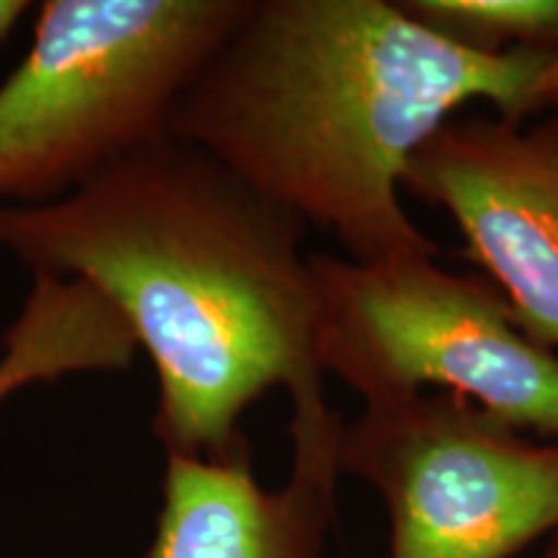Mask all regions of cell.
<instances>
[{
    "label": "cell",
    "instance_id": "1",
    "mask_svg": "<svg viewBox=\"0 0 558 558\" xmlns=\"http://www.w3.org/2000/svg\"><path fill=\"white\" fill-rule=\"evenodd\" d=\"M308 226L197 145L163 135L45 205H0V248L78 279L130 326L158 380L166 452L226 458L269 390L324 386Z\"/></svg>",
    "mask_w": 558,
    "mask_h": 558
},
{
    "label": "cell",
    "instance_id": "2",
    "mask_svg": "<svg viewBox=\"0 0 558 558\" xmlns=\"http://www.w3.org/2000/svg\"><path fill=\"white\" fill-rule=\"evenodd\" d=\"M546 62L463 50L399 0H251L166 132L331 233L347 259H437L401 202L411 158L471 104L527 122Z\"/></svg>",
    "mask_w": 558,
    "mask_h": 558
},
{
    "label": "cell",
    "instance_id": "3",
    "mask_svg": "<svg viewBox=\"0 0 558 558\" xmlns=\"http://www.w3.org/2000/svg\"><path fill=\"white\" fill-rule=\"evenodd\" d=\"M251 0H47L0 83V199L45 205L169 135L181 90Z\"/></svg>",
    "mask_w": 558,
    "mask_h": 558
},
{
    "label": "cell",
    "instance_id": "4",
    "mask_svg": "<svg viewBox=\"0 0 558 558\" xmlns=\"http://www.w3.org/2000/svg\"><path fill=\"white\" fill-rule=\"evenodd\" d=\"M324 375L362 403L448 393L525 435L558 439V354L520 329L492 282L437 259L311 254Z\"/></svg>",
    "mask_w": 558,
    "mask_h": 558
},
{
    "label": "cell",
    "instance_id": "5",
    "mask_svg": "<svg viewBox=\"0 0 558 558\" xmlns=\"http://www.w3.org/2000/svg\"><path fill=\"white\" fill-rule=\"evenodd\" d=\"M339 463L378 494L388 558H514L558 533V439L535 442L458 396L365 403Z\"/></svg>",
    "mask_w": 558,
    "mask_h": 558
},
{
    "label": "cell",
    "instance_id": "6",
    "mask_svg": "<svg viewBox=\"0 0 558 558\" xmlns=\"http://www.w3.org/2000/svg\"><path fill=\"white\" fill-rule=\"evenodd\" d=\"M403 192L448 215L520 329L558 354V117L456 114L411 158Z\"/></svg>",
    "mask_w": 558,
    "mask_h": 558
},
{
    "label": "cell",
    "instance_id": "7",
    "mask_svg": "<svg viewBox=\"0 0 558 558\" xmlns=\"http://www.w3.org/2000/svg\"><path fill=\"white\" fill-rule=\"evenodd\" d=\"M290 473L264 488L243 445L226 458L166 452L145 558H326L337 520L344 416L324 386L290 399Z\"/></svg>",
    "mask_w": 558,
    "mask_h": 558
},
{
    "label": "cell",
    "instance_id": "8",
    "mask_svg": "<svg viewBox=\"0 0 558 558\" xmlns=\"http://www.w3.org/2000/svg\"><path fill=\"white\" fill-rule=\"evenodd\" d=\"M135 354L130 326L94 288L78 279L34 277L24 308L3 333L0 407L37 383L128 369Z\"/></svg>",
    "mask_w": 558,
    "mask_h": 558
},
{
    "label": "cell",
    "instance_id": "9",
    "mask_svg": "<svg viewBox=\"0 0 558 558\" xmlns=\"http://www.w3.org/2000/svg\"><path fill=\"white\" fill-rule=\"evenodd\" d=\"M416 24L469 52H556L558 0H399Z\"/></svg>",
    "mask_w": 558,
    "mask_h": 558
},
{
    "label": "cell",
    "instance_id": "10",
    "mask_svg": "<svg viewBox=\"0 0 558 558\" xmlns=\"http://www.w3.org/2000/svg\"><path fill=\"white\" fill-rule=\"evenodd\" d=\"M546 114L558 117V50L548 52L546 68L541 70L527 96V120Z\"/></svg>",
    "mask_w": 558,
    "mask_h": 558
},
{
    "label": "cell",
    "instance_id": "11",
    "mask_svg": "<svg viewBox=\"0 0 558 558\" xmlns=\"http://www.w3.org/2000/svg\"><path fill=\"white\" fill-rule=\"evenodd\" d=\"M29 9L32 5L24 3V0H0V39L9 37L13 24Z\"/></svg>",
    "mask_w": 558,
    "mask_h": 558
},
{
    "label": "cell",
    "instance_id": "12",
    "mask_svg": "<svg viewBox=\"0 0 558 558\" xmlns=\"http://www.w3.org/2000/svg\"><path fill=\"white\" fill-rule=\"evenodd\" d=\"M541 558H558V533H554L546 543V550H543Z\"/></svg>",
    "mask_w": 558,
    "mask_h": 558
}]
</instances>
